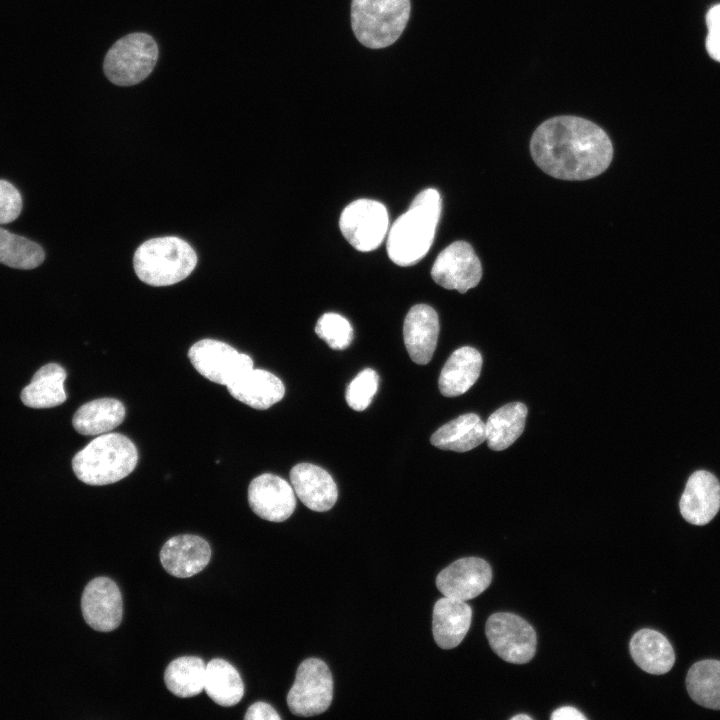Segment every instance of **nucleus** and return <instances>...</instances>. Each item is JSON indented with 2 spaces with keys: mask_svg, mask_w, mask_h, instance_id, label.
<instances>
[{
  "mask_svg": "<svg viewBox=\"0 0 720 720\" xmlns=\"http://www.w3.org/2000/svg\"><path fill=\"white\" fill-rule=\"evenodd\" d=\"M536 165L561 180H587L611 163L613 146L607 133L587 119L562 115L541 123L530 141Z\"/></svg>",
  "mask_w": 720,
  "mask_h": 720,
  "instance_id": "nucleus-1",
  "label": "nucleus"
},
{
  "mask_svg": "<svg viewBox=\"0 0 720 720\" xmlns=\"http://www.w3.org/2000/svg\"><path fill=\"white\" fill-rule=\"evenodd\" d=\"M440 214L439 192L434 188L421 191L388 232L386 248L389 258L400 266L420 261L433 243Z\"/></svg>",
  "mask_w": 720,
  "mask_h": 720,
  "instance_id": "nucleus-2",
  "label": "nucleus"
},
{
  "mask_svg": "<svg viewBox=\"0 0 720 720\" xmlns=\"http://www.w3.org/2000/svg\"><path fill=\"white\" fill-rule=\"evenodd\" d=\"M137 462V448L129 438L119 433H105L73 457L72 468L80 481L100 486L127 477Z\"/></svg>",
  "mask_w": 720,
  "mask_h": 720,
  "instance_id": "nucleus-3",
  "label": "nucleus"
},
{
  "mask_svg": "<svg viewBox=\"0 0 720 720\" xmlns=\"http://www.w3.org/2000/svg\"><path fill=\"white\" fill-rule=\"evenodd\" d=\"M141 281L152 286H169L187 278L197 264L194 249L184 240L159 237L141 244L133 259Z\"/></svg>",
  "mask_w": 720,
  "mask_h": 720,
  "instance_id": "nucleus-4",
  "label": "nucleus"
},
{
  "mask_svg": "<svg viewBox=\"0 0 720 720\" xmlns=\"http://www.w3.org/2000/svg\"><path fill=\"white\" fill-rule=\"evenodd\" d=\"M410 15V0H352L351 25L358 41L379 49L402 34Z\"/></svg>",
  "mask_w": 720,
  "mask_h": 720,
  "instance_id": "nucleus-5",
  "label": "nucleus"
},
{
  "mask_svg": "<svg viewBox=\"0 0 720 720\" xmlns=\"http://www.w3.org/2000/svg\"><path fill=\"white\" fill-rule=\"evenodd\" d=\"M156 41L147 33H130L108 50L103 64L106 77L118 86H133L149 76L158 60Z\"/></svg>",
  "mask_w": 720,
  "mask_h": 720,
  "instance_id": "nucleus-6",
  "label": "nucleus"
},
{
  "mask_svg": "<svg viewBox=\"0 0 720 720\" xmlns=\"http://www.w3.org/2000/svg\"><path fill=\"white\" fill-rule=\"evenodd\" d=\"M333 698V678L326 663L308 658L299 665L287 704L296 716L310 717L325 712Z\"/></svg>",
  "mask_w": 720,
  "mask_h": 720,
  "instance_id": "nucleus-7",
  "label": "nucleus"
},
{
  "mask_svg": "<svg viewBox=\"0 0 720 720\" xmlns=\"http://www.w3.org/2000/svg\"><path fill=\"white\" fill-rule=\"evenodd\" d=\"M485 633L493 651L507 662L524 664L535 655L536 632L525 619L516 614H492L487 619Z\"/></svg>",
  "mask_w": 720,
  "mask_h": 720,
  "instance_id": "nucleus-8",
  "label": "nucleus"
},
{
  "mask_svg": "<svg viewBox=\"0 0 720 720\" xmlns=\"http://www.w3.org/2000/svg\"><path fill=\"white\" fill-rule=\"evenodd\" d=\"M386 207L372 199H358L347 205L339 219L346 240L358 251L369 252L380 246L388 231Z\"/></svg>",
  "mask_w": 720,
  "mask_h": 720,
  "instance_id": "nucleus-9",
  "label": "nucleus"
},
{
  "mask_svg": "<svg viewBox=\"0 0 720 720\" xmlns=\"http://www.w3.org/2000/svg\"><path fill=\"white\" fill-rule=\"evenodd\" d=\"M188 358L203 377L225 386L253 368V360L249 355L214 339H202L194 343L188 350Z\"/></svg>",
  "mask_w": 720,
  "mask_h": 720,
  "instance_id": "nucleus-10",
  "label": "nucleus"
},
{
  "mask_svg": "<svg viewBox=\"0 0 720 720\" xmlns=\"http://www.w3.org/2000/svg\"><path fill=\"white\" fill-rule=\"evenodd\" d=\"M431 276L443 288L465 293L480 282L482 267L472 246L456 241L438 254Z\"/></svg>",
  "mask_w": 720,
  "mask_h": 720,
  "instance_id": "nucleus-11",
  "label": "nucleus"
},
{
  "mask_svg": "<svg viewBox=\"0 0 720 720\" xmlns=\"http://www.w3.org/2000/svg\"><path fill=\"white\" fill-rule=\"evenodd\" d=\"M84 620L94 630L109 632L122 620V596L117 584L108 577H97L84 588L81 598Z\"/></svg>",
  "mask_w": 720,
  "mask_h": 720,
  "instance_id": "nucleus-12",
  "label": "nucleus"
},
{
  "mask_svg": "<svg viewBox=\"0 0 720 720\" xmlns=\"http://www.w3.org/2000/svg\"><path fill=\"white\" fill-rule=\"evenodd\" d=\"M491 581L492 569L488 562L478 557H465L440 571L436 586L445 597L466 601L484 592Z\"/></svg>",
  "mask_w": 720,
  "mask_h": 720,
  "instance_id": "nucleus-13",
  "label": "nucleus"
},
{
  "mask_svg": "<svg viewBox=\"0 0 720 720\" xmlns=\"http://www.w3.org/2000/svg\"><path fill=\"white\" fill-rule=\"evenodd\" d=\"M248 502L256 515L272 522L288 519L296 507L293 487L283 478L271 473L261 474L251 481Z\"/></svg>",
  "mask_w": 720,
  "mask_h": 720,
  "instance_id": "nucleus-14",
  "label": "nucleus"
},
{
  "mask_svg": "<svg viewBox=\"0 0 720 720\" xmlns=\"http://www.w3.org/2000/svg\"><path fill=\"white\" fill-rule=\"evenodd\" d=\"M683 518L693 525L709 523L720 509V483L710 472L698 470L687 480L679 501Z\"/></svg>",
  "mask_w": 720,
  "mask_h": 720,
  "instance_id": "nucleus-15",
  "label": "nucleus"
},
{
  "mask_svg": "<svg viewBox=\"0 0 720 720\" xmlns=\"http://www.w3.org/2000/svg\"><path fill=\"white\" fill-rule=\"evenodd\" d=\"M211 558L208 542L200 536L184 534L170 538L160 551L163 568L178 578L191 577L202 571Z\"/></svg>",
  "mask_w": 720,
  "mask_h": 720,
  "instance_id": "nucleus-16",
  "label": "nucleus"
},
{
  "mask_svg": "<svg viewBox=\"0 0 720 720\" xmlns=\"http://www.w3.org/2000/svg\"><path fill=\"white\" fill-rule=\"evenodd\" d=\"M437 312L429 305L417 304L408 311L403 325L406 350L413 362L427 364L436 349L439 335Z\"/></svg>",
  "mask_w": 720,
  "mask_h": 720,
  "instance_id": "nucleus-17",
  "label": "nucleus"
},
{
  "mask_svg": "<svg viewBox=\"0 0 720 720\" xmlns=\"http://www.w3.org/2000/svg\"><path fill=\"white\" fill-rule=\"evenodd\" d=\"M295 494L309 509L317 512L330 510L337 501L338 490L332 476L323 468L311 463H299L290 471Z\"/></svg>",
  "mask_w": 720,
  "mask_h": 720,
  "instance_id": "nucleus-18",
  "label": "nucleus"
},
{
  "mask_svg": "<svg viewBox=\"0 0 720 720\" xmlns=\"http://www.w3.org/2000/svg\"><path fill=\"white\" fill-rule=\"evenodd\" d=\"M230 395L240 402L265 410L279 402L285 394L282 381L263 369H250L226 385Z\"/></svg>",
  "mask_w": 720,
  "mask_h": 720,
  "instance_id": "nucleus-19",
  "label": "nucleus"
},
{
  "mask_svg": "<svg viewBox=\"0 0 720 720\" xmlns=\"http://www.w3.org/2000/svg\"><path fill=\"white\" fill-rule=\"evenodd\" d=\"M472 620L471 607L462 600L443 597L433 608L432 631L442 649L458 646L466 636Z\"/></svg>",
  "mask_w": 720,
  "mask_h": 720,
  "instance_id": "nucleus-20",
  "label": "nucleus"
},
{
  "mask_svg": "<svg viewBox=\"0 0 720 720\" xmlns=\"http://www.w3.org/2000/svg\"><path fill=\"white\" fill-rule=\"evenodd\" d=\"M482 367L480 352L469 346L455 350L444 364L438 386L442 395L455 397L467 392L477 381Z\"/></svg>",
  "mask_w": 720,
  "mask_h": 720,
  "instance_id": "nucleus-21",
  "label": "nucleus"
},
{
  "mask_svg": "<svg viewBox=\"0 0 720 720\" xmlns=\"http://www.w3.org/2000/svg\"><path fill=\"white\" fill-rule=\"evenodd\" d=\"M629 650L634 662L650 674H665L675 662L672 645L663 634L653 629L637 631L630 640Z\"/></svg>",
  "mask_w": 720,
  "mask_h": 720,
  "instance_id": "nucleus-22",
  "label": "nucleus"
},
{
  "mask_svg": "<svg viewBox=\"0 0 720 720\" xmlns=\"http://www.w3.org/2000/svg\"><path fill=\"white\" fill-rule=\"evenodd\" d=\"M65 369L57 363H49L36 371L31 382L23 388L21 400L31 408H51L65 402Z\"/></svg>",
  "mask_w": 720,
  "mask_h": 720,
  "instance_id": "nucleus-23",
  "label": "nucleus"
},
{
  "mask_svg": "<svg viewBox=\"0 0 720 720\" xmlns=\"http://www.w3.org/2000/svg\"><path fill=\"white\" fill-rule=\"evenodd\" d=\"M486 440L485 423L474 413H467L438 428L431 436L432 445L455 452L469 451Z\"/></svg>",
  "mask_w": 720,
  "mask_h": 720,
  "instance_id": "nucleus-24",
  "label": "nucleus"
},
{
  "mask_svg": "<svg viewBox=\"0 0 720 720\" xmlns=\"http://www.w3.org/2000/svg\"><path fill=\"white\" fill-rule=\"evenodd\" d=\"M124 418L125 407L122 402L113 398H100L78 408L72 424L82 435H100L112 431Z\"/></svg>",
  "mask_w": 720,
  "mask_h": 720,
  "instance_id": "nucleus-25",
  "label": "nucleus"
},
{
  "mask_svg": "<svg viewBox=\"0 0 720 720\" xmlns=\"http://www.w3.org/2000/svg\"><path fill=\"white\" fill-rule=\"evenodd\" d=\"M527 412L521 402L508 403L494 411L485 423L489 448L501 451L512 445L524 430Z\"/></svg>",
  "mask_w": 720,
  "mask_h": 720,
  "instance_id": "nucleus-26",
  "label": "nucleus"
},
{
  "mask_svg": "<svg viewBox=\"0 0 720 720\" xmlns=\"http://www.w3.org/2000/svg\"><path fill=\"white\" fill-rule=\"evenodd\" d=\"M204 690L216 704L230 707L242 699L244 684L231 663L215 658L206 664Z\"/></svg>",
  "mask_w": 720,
  "mask_h": 720,
  "instance_id": "nucleus-27",
  "label": "nucleus"
},
{
  "mask_svg": "<svg viewBox=\"0 0 720 720\" xmlns=\"http://www.w3.org/2000/svg\"><path fill=\"white\" fill-rule=\"evenodd\" d=\"M206 663L196 656H181L165 669L164 682L168 690L182 698L198 695L204 690Z\"/></svg>",
  "mask_w": 720,
  "mask_h": 720,
  "instance_id": "nucleus-28",
  "label": "nucleus"
},
{
  "mask_svg": "<svg viewBox=\"0 0 720 720\" xmlns=\"http://www.w3.org/2000/svg\"><path fill=\"white\" fill-rule=\"evenodd\" d=\"M686 687L694 702L720 710V661L705 659L694 663L688 670Z\"/></svg>",
  "mask_w": 720,
  "mask_h": 720,
  "instance_id": "nucleus-29",
  "label": "nucleus"
},
{
  "mask_svg": "<svg viewBox=\"0 0 720 720\" xmlns=\"http://www.w3.org/2000/svg\"><path fill=\"white\" fill-rule=\"evenodd\" d=\"M45 259L43 248L36 242L0 227V263L16 269H34Z\"/></svg>",
  "mask_w": 720,
  "mask_h": 720,
  "instance_id": "nucleus-30",
  "label": "nucleus"
},
{
  "mask_svg": "<svg viewBox=\"0 0 720 720\" xmlns=\"http://www.w3.org/2000/svg\"><path fill=\"white\" fill-rule=\"evenodd\" d=\"M315 333L331 349L344 350L353 340V328L349 321L337 313H324L317 321Z\"/></svg>",
  "mask_w": 720,
  "mask_h": 720,
  "instance_id": "nucleus-31",
  "label": "nucleus"
},
{
  "mask_svg": "<svg viewBox=\"0 0 720 720\" xmlns=\"http://www.w3.org/2000/svg\"><path fill=\"white\" fill-rule=\"evenodd\" d=\"M378 383L375 370L365 368L358 373L346 389L345 398L349 407L356 411L365 410L377 392Z\"/></svg>",
  "mask_w": 720,
  "mask_h": 720,
  "instance_id": "nucleus-32",
  "label": "nucleus"
},
{
  "mask_svg": "<svg viewBox=\"0 0 720 720\" xmlns=\"http://www.w3.org/2000/svg\"><path fill=\"white\" fill-rule=\"evenodd\" d=\"M22 210L20 192L10 182L0 179V224H8L18 218Z\"/></svg>",
  "mask_w": 720,
  "mask_h": 720,
  "instance_id": "nucleus-33",
  "label": "nucleus"
},
{
  "mask_svg": "<svg viewBox=\"0 0 720 720\" xmlns=\"http://www.w3.org/2000/svg\"><path fill=\"white\" fill-rule=\"evenodd\" d=\"M245 720H279L281 717L276 710L265 702L252 704L244 715Z\"/></svg>",
  "mask_w": 720,
  "mask_h": 720,
  "instance_id": "nucleus-34",
  "label": "nucleus"
},
{
  "mask_svg": "<svg viewBox=\"0 0 720 720\" xmlns=\"http://www.w3.org/2000/svg\"><path fill=\"white\" fill-rule=\"evenodd\" d=\"M550 718L552 720H586V717L579 710L571 706L558 708L551 714Z\"/></svg>",
  "mask_w": 720,
  "mask_h": 720,
  "instance_id": "nucleus-35",
  "label": "nucleus"
},
{
  "mask_svg": "<svg viewBox=\"0 0 720 720\" xmlns=\"http://www.w3.org/2000/svg\"><path fill=\"white\" fill-rule=\"evenodd\" d=\"M706 49L712 59L720 62V31L708 32Z\"/></svg>",
  "mask_w": 720,
  "mask_h": 720,
  "instance_id": "nucleus-36",
  "label": "nucleus"
},
{
  "mask_svg": "<svg viewBox=\"0 0 720 720\" xmlns=\"http://www.w3.org/2000/svg\"><path fill=\"white\" fill-rule=\"evenodd\" d=\"M708 32L720 31V4L711 7L706 15Z\"/></svg>",
  "mask_w": 720,
  "mask_h": 720,
  "instance_id": "nucleus-37",
  "label": "nucleus"
},
{
  "mask_svg": "<svg viewBox=\"0 0 720 720\" xmlns=\"http://www.w3.org/2000/svg\"><path fill=\"white\" fill-rule=\"evenodd\" d=\"M522 719L531 720V717L526 714H518V715L511 717V720H522Z\"/></svg>",
  "mask_w": 720,
  "mask_h": 720,
  "instance_id": "nucleus-38",
  "label": "nucleus"
}]
</instances>
